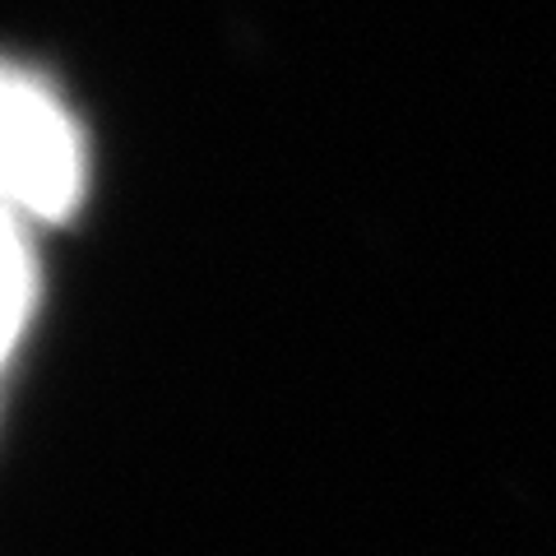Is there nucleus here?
I'll use <instances>...</instances> for the list:
<instances>
[{"instance_id": "nucleus-1", "label": "nucleus", "mask_w": 556, "mask_h": 556, "mask_svg": "<svg viewBox=\"0 0 556 556\" xmlns=\"http://www.w3.org/2000/svg\"><path fill=\"white\" fill-rule=\"evenodd\" d=\"M89 190V144L42 75L0 61V204L28 223H61Z\"/></svg>"}, {"instance_id": "nucleus-2", "label": "nucleus", "mask_w": 556, "mask_h": 556, "mask_svg": "<svg viewBox=\"0 0 556 556\" xmlns=\"http://www.w3.org/2000/svg\"><path fill=\"white\" fill-rule=\"evenodd\" d=\"M33 306H38V260H33L28 218L0 204V371L24 343Z\"/></svg>"}]
</instances>
